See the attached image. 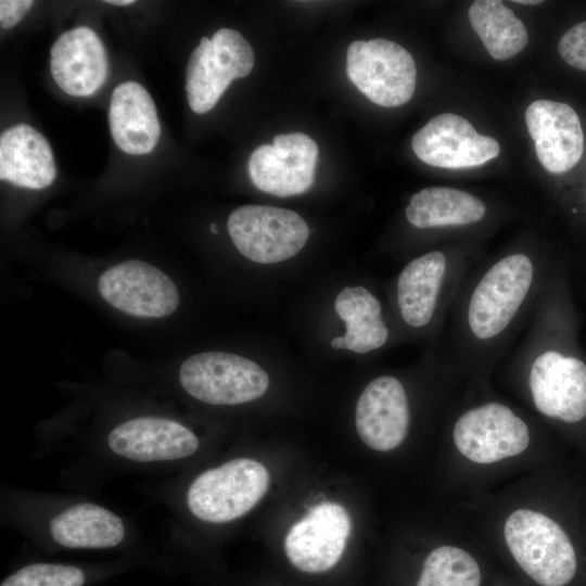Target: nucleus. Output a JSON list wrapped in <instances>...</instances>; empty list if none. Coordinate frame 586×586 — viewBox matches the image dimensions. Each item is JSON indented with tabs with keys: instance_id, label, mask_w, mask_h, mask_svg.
Here are the masks:
<instances>
[{
	"instance_id": "1",
	"label": "nucleus",
	"mask_w": 586,
	"mask_h": 586,
	"mask_svg": "<svg viewBox=\"0 0 586 586\" xmlns=\"http://www.w3.org/2000/svg\"><path fill=\"white\" fill-rule=\"evenodd\" d=\"M507 546L522 570L542 586H564L576 572L573 545L549 517L528 509L512 512L504 527Z\"/></svg>"
},
{
	"instance_id": "2",
	"label": "nucleus",
	"mask_w": 586,
	"mask_h": 586,
	"mask_svg": "<svg viewBox=\"0 0 586 586\" xmlns=\"http://www.w3.org/2000/svg\"><path fill=\"white\" fill-rule=\"evenodd\" d=\"M269 482V473L260 462L250 458L233 459L196 476L187 492V504L200 520L230 522L257 505Z\"/></svg>"
},
{
	"instance_id": "3",
	"label": "nucleus",
	"mask_w": 586,
	"mask_h": 586,
	"mask_svg": "<svg viewBox=\"0 0 586 586\" xmlns=\"http://www.w3.org/2000/svg\"><path fill=\"white\" fill-rule=\"evenodd\" d=\"M251 44L237 30L220 28L203 37L192 51L186 69V91L196 114L211 111L233 79L246 77L254 66Z\"/></svg>"
},
{
	"instance_id": "4",
	"label": "nucleus",
	"mask_w": 586,
	"mask_h": 586,
	"mask_svg": "<svg viewBox=\"0 0 586 586\" xmlns=\"http://www.w3.org/2000/svg\"><path fill=\"white\" fill-rule=\"evenodd\" d=\"M346 73L362 94L384 107L407 103L416 89L412 55L400 44L383 38L353 41L347 48Z\"/></svg>"
},
{
	"instance_id": "5",
	"label": "nucleus",
	"mask_w": 586,
	"mask_h": 586,
	"mask_svg": "<svg viewBox=\"0 0 586 586\" xmlns=\"http://www.w3.org/2000/svg\"><path fill=\"white\" fill-rule=\"evenodd\" d=\"M183 390L211 405H239L263 396L267 372L255 361L226 352H204L187 358L179 370Z\"/></svg>"
},
{
	"instance_id": "6",
	"label": "nucleus",
	"mask_w": 586,
	"mask_h": 586,
	"mask_svg": "<svg viewBox=\"0 0 586 586\" xmlns=\"http://www.w3.org/2000/svg\"><path fill=\"white\" fill-rule=\"evenodd\" d=\"M235 249L258 264H276L295 256L309 237L307 222L294 211L269 205H243L227 222Z\"/></svg>"
},
{
	"instance_id": "7",
	"label": "nucleus",
	"mask_w": 586,
	"mask_h": 586,
	"mask_svg": "<svg viewBox=\"0 0 586 586\" xmlns=\"http://www.w3.org/2000/svg\"><path fill=\"white\" fill-rule=\"evenodd\" d=\"M534 277L531 258L522 253L495 263L470 297L468 322L476 339L489 340L511 322L526 298Z\"/></svg>"
},
{
	"instance_id": "8",
	"label": "nucleus",
	"mask_w": 586,
	"mask_h": 586,
	"mask_svg": "<svg viewBox=\"0 0 586 586\" xmlns=\"http://www.w3.org/2000/svg\"><path fill=\"white\" fill-rule=\"evenodd\" d=\"M100 295L114 308L139 318H162L179 305L171 279L158 268L130 259L104 271L98 281Z\"/></svg>"
},
{
	"instance_id": "9",
	"label": "nucleus",
	"mask_w": 586,
	"mask_h": 586,
	"mask_svg": "<svg viewBox=\"0 0 586 586\" xmlns=\"http://www.w3.org/2000/svg\"><path fill=\"white\" fill-rule=\"evenodd\" d=\"M318 146L302 132L279 135L272 144L255 149L247 163L253 184L260 191L291 196L307 191L315 179Z\"/></svg>"
},
{
	"instance_id": "10",
	"label": "nucleus",
	"mask_w": 586,
	"mask_h": 586,
	"mask_svg": "<svg viewBox=\"0 0 586 586\" xmlns=\"http://www.w3.org/2000/svg\"><path fill=\"white\" fill-rule=\"evenodd\" d=\"M458 450L471 461L492 463L528 446L526 423L505 405L488 403L466 411L453 431Z\"/></svg>"
},
{
	"instance_id": "11",
	"label": "nucleus",
	"mask_w": 586,
	"mask_h": 586,
	"mask_svg": "<svg viewBox=\"0 0 586 586\" xmlns=\"http://www.w3.org/2000/svg\"><path fill=\"white\" fill-rule=\"evenodd\" d=\"M411 148L423 163L447 169L480 166L500 152L496 139L477 133L468 119L453 113L431 118L413 135Z\"/></svg>"
},
{
	"instance_id": "12",
	"label": "nucleus",
	"mask_w": 586,
	"mask_h": 586,
	"mask_svg": "<svg viewBox=\"0 0 586 586\" xmlns=\"http://www.w3.org/2000/svg\"><path fill=\"white\" fill-rule=\"evenodd\" d=\"M351 528V518L343 506L319 504L290 528L284 540L286 557L304 572L328 571L342 557Z\"/></svg>"
},
{
	"instance_id": "13",
	"label": "nucleus",
	"mask_w": 586,
	"mask_h": 586,
	"mask_svg": "<svg viewBox=\"0 0 586 586\" xmlns=\"http://www.w3.org/2000/svg\"><path fill=\"white\" fill-rule=\"evenodd\" d=\"M530 386L538 411L565 422L586 417V365L578 358L548 351L534 360Z\"/></svg>"
},
{
	"instance_id": "14",
	"label": "nucleus",
	"mask_w": 586,
	"mask_h": 586,
	"mask_svg": "<svg viewBox=\"0 0 586 586\" xmlns=\"http://www.w3.org/2000/svg\"><path fill=\"white\" fill-rule=\"evenodd\" d=\"M525 122L538 161L546 170L562 174L578 163L584 135L579 117L569 104L536 100L527 106Z\"/></svg>"
},
{
	"instance_id": "15",
	"label": "nucleus",
	"mask_w": 586,
	"mask_h": 586,
	"mask_svg": "<svg viewBox=\"0 0 586 586\" xmlns=\"http://www.w3.org/2000/svg\"><path fill=\"white\" fill-rule=\"evenodd\" d=\"M355 424L360 440L374 450L386 451L400 445L409 424L408 403L400 381L390 375L372 380L358 398Z\"/></svg>"
},
{
	"instance_id": "16",
	"label": "nucleus",
	"mask_w": 586,
	"mask_h": 586,
	"mask_svg": "<svg viewBox=\"0 0 586 586\" xmlns=\"http://www.w3.org/2000/svg\"><path fill=\"white\" fill-rule=\"evenodd\" d=\"M50 69L65 93L88 97L95 93L107 77V54L98 35L80 26L63 33L52 44Z\"/></svg>"
},
{
	"instance_id": "17",
	"label": "nucleus",
	"mask_w": 586,
	"mask_h": 586,
	"mask_svg": "<svg viewBox=\"0 0 586 586\" xmlns=\"http://www.w3.org/2000/svg\"><path fill=\"white\" fill-rule=\"evenodd\" d=\"M117 455L140 462L176 460L199 448V438L181 423L160 417H140L114 428L107 437Z\"/></svg>"
},
{
	"instance_id": "18",
	"label": "nucleus",
	"mask_w": 586,
	"mask_h": 586,
	"mask_svg": "<svg viewBox=\"0 0 586 586\" xmlns=\"http://www.w3.org/2000/svg\"><path fill=\"white\" fill-rule=\"evenodd\" d=\"M109 124L115 143L127 154L150 153L160 139L161 125L154 101L136 81H125L114 89Z\"/></svg>"
},
{
	"instance_id": "19",
	"label": "nucleus",
	"mask_w": 586,
	"mask_h": 586,
	"mask_svg": "<svg viewBox=\"0 0 586 586\" xmlns=\"http://www.w3.org/2000/svg\"><path fill=\"white\" fill-rule=\"evenodd\" d=\"M56 177L47 139L26 124L10 127L0 137V179L28 189L49 187Z\"/></svg>"
},
{
	"instance_id": "20",
	"label": "nucleus",
	"mask_w": 586,
	"mask_h": 586,
	"mask_svg": "<svg viewBox=\"0 0 586 586\" xmlns=\"http://www.w3.org/2000/svg\"><path fill=\"white\" fill-rule=\"evenodd\" d=\"M334 308L345 322L346 332L332 339L333 348L366 354L385 344L388 330L381 317L380 302L366 288H344L335 298Z\"/></svg>"
},
{
	"instance_id": "21",
	"label": "nucleus",
	"mask_w": 586,
	"mask_h": 586,
	"mask_svg": "<svg viewBox=\"0 0 586 586\" xmlns=\"http://www.w3.org/2000/svg\"><path fill=\"white\" fill-rule=\"evenodd\" d=\"M446 271V257L440 251L411 260L397 281L400 315L411 327H423L432 319Z\"/></svg>"
},
{
	"instance_id": "22",
	"label": "nucleus",
	"mask_w": 586,
	"mask_h": 586,
	"mask_svg": "<svg viewBox=\"0 0 586 586\" xmlns=\"http://www.w3.org/2000/svg\"><path fill=\"white\" fill-rule=\"evenodd\" d=\"M50 534L68 548H110L118 545L125 528L120 518L94 504L72 506L50 522Z\"/></svg>"
},
{
	"instance_id": "23",
	"label": "nucleus",
	"mask_w": 586,
	"mask_h": 586,
	"mask_svg": "<svg viewBox=\"0 0 586 586\" xmlns=\"http://www.w3.org/2000/svg\"><path fill=\"white\" fill-rule=\"evenodd\" d=\"M486 213L483 201L462 190L430 187L415 193L406 218L416 228L463 226L477 222Z\"/></svg>"
},
{
	"instance_id": "24",
	"label": "nucleus",
	"mask_w": 586,
	"mask_h": 586,
	"mask_svg": "<svg viewBox=\"0 0 586 586\" xmlns=\"http://www.w3.org/2000/svg\"><path fill=\"white\" fill-rule=\"evenodd\" d=\"M468 16L473 30L495 60H508L527 44L525 25L501 1H474L469 8Z\"/></svg>"
},
{
	"instance_id": "25",
	"label": "nucleus",
	"mask_w": 586,
	"mask_h": 586,
	"mask_svg": "<svg viewBox=\"0 0 586 586\" xmlns=\"http://www.w3.org/2000/svg\"><path fill=\"white\" fill-rule=\"evenodd\" d=\"M481 572L474 558L458 547L441 546L425 559L416 586H480Z\"/></svg>"
},
{
	"instance_id": "26",
	"label": "nucleus",
	"mask_w": 586,
	"mask_h": 586,
	"mask_svg": "<svg viewBox=\"0 0 586 586\" xmlns=\"http://www.w3.org/2000/svg\"><path fill=\"white\" fill-rule=\"evenodd\" d=\"M84 572L72 565L35 563L8 576L1 586H82Z\"/></svg>"
},
{
	"instance_id": "27",
	"label": "nucleus",
	"mask_w": 586,
	"mask_h": 586,
	"mask_svg": "<svg viewBox=\"0 0 586 586\" xmlns=\"http://www.w3.org/2000/svg\"><path fill=\"white\" fill-rule=\"evenodd\" d=\"M558 52L565 63L586 72V21L563 34L558 43Z\"/></svg>"
},
{
	"instance_id": "28",
	"label": "nucleus",
	"mask_w": 586,
	"mask_h": 586,
	"mask_svg": "<svg viewBox=\"0 0 586 586\" xmlns=\"http://www.w3.org/2000/svg\"><path fill=\"white\" fill-rule=\"evenodd\" d=\"M31 0H1L0 1V25L3 29L15 26L30 10Z\"/></svg>"
},
{
	"instance_id": "29",
	"label": "nucleus",
	"mask_w": 586,
	"mask_h": 586,
	"mask_svg": "<svg viewBox=\"0 0 586 586\" xmlns=\"http://www.w3.org/2000/svg\"><path fill=\"white\" fill-rule=\"evenodd\" d=\"M109 4L113 5H130L133 4L136 1L133 0H107L105 1Z\"/></svg>"
},
{
	"instance_id": "30",
	"label": "nucleus",
	"mask_w": 586,
	"mask_h": 586,
	"mask_svg": "<svg viewBox=\"0 0 586 586\" xmlns=\"http://www.w3.org/2000/svg\"><path fill=\"white\" fill-rule=\"evenodd\" d=\"M513 2L518 4H525V5H536V4L542 3V1H538V0H515Z\"/></svg>"
},
{
	"instance_id": "31",
	"label": "nucleus",
	"mask_w": 586,
	"mask_h": 586,
	"mask_svg": "<svg viewBox=\"0 0 586 586\" xmlns=\"http://www.w3.org/2000/svg\"><path fill=\"white\" fill-rule=\"evenodd\" d=\"M209 228L213 233H218L217 226L215 224H212Z\"/></svg>"
}]
</instances>
